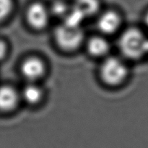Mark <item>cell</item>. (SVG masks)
<instances>
[{
  "label": "cell",
  "mask_w": 148,
  "mask_h": 148,
  "mask_svg": "<svg viewBox=\"0 0 148 148\" xmlns=\"http://www.w3.org/2000/svg\"><path fill=\"white\" fill-rule=\"evenodd\" d=\"M49 7L52 17H59L62 20L70 10L71 4L64 0H56Z\"/></svg>",
  "instance_id": "11"
},
{
  "label": "cell",
  "mask_w": 148,
  "mask_h": 148,
  "mask_svg": "<svg viewBox=\"0 0 148 148\" xmlns=\"http://www.w3.org/2000/svg\"><path fill=\"white\" fill-rule=\"evenodd\" d=\"M143 20H144V23L146 25V27L148 28V10L145 12V14L144 17H143Z\"/></svg>",
  "instance_id": "14"
},
{
  "label": "cell",
  "mask_w": 148,
  "mask_h": 148,
  "mask_svg": "<svg viewBox=\"0 0 148 148\" xmlns=\"http://www.w3.org/2000/svg\"><path fill=\"white\" fill-rule=\"evenodd\" d=\"M14 9V0H0V23L7 20Z\"/></svg>",
  "instance_id": "12"
},
{
  "label": "cell",
  "mask_w": 148,
  "mask_h": 148,
  "mask_svg": "<svg viewBox=\"0 0 148 148\" xmlns=\"http://www.w3.org/2000/svg\"><path fill=\"white\" fill-rule=\"evenodd\" d=\"M8 52V46L7 43L2 40H0V60L4 59Z\"/></svg>",
  "instance_id": "13"
},
{
  "label": "cell",
  "mask_w": 148,
  "mask_h": 148,
  "mask_svg": "<svg viewBox=\"0 0 148 148\" xmlns=\"http://www.w3.org/2000/svg\"><path fill=\"white\" fill-rule=\"evenodd\" d=\"M146 53L148 54V38L147 40V43H146Z\"/></svg>",
  "instance_id": "15"
},
{
  "label": "cell",
  "mask_w": 148,
  "mask_h": 148,
  "mask_svg": "<svg viewBox=\"0 0 148 148\" xmlns=\"http://www.w3.org/2000/svg\"><path fill=\"white\" fill-rule=\"evenodd\" d=\"M121 14L115 10H101L97 15V27L101 35L112 36L119 31L122 25Z\"/></svg>",
  "instance_id": "6"
},
{
  "label": "cell",
  "mask_w": 148,
  "mask_h": 148,
  "mask_svg": "<svg viewBox=\"0 0 148 148\" xmlns=\"http://www.w3.org/2000/svg\"><path fill=\"white\" fill-rule=\"evenodd\" d=\"M20 72L27 82H38L46 75L47 66L42 58L29 56L20 63Z\"/></svg>",
  "instance_id": "5"
},
{
  "label": "cell",
  "mask_w": 148,
  "mask_h": 148,
  "mask_svg": "<svg viewBox=\"0 0 148 148\" xmlns=\"http://www.w3.org/2000/svg\"><path fill=\"white\" fill-rule=\"evenodd\" d=\"M21 101L20 91L10 85L0 86V111L10 113L15 110Z\"/></svg>",
  "instance_id": "7"
},
{
  "label": "cell",
  "mask_w": 148,
  "mask_h": 148,
  "mask_svg": "<svg viewBox=\"0 0 148 148\" xmlns=\"http://www.w3.org/2000/svg\"><path fill=\"white\" fill-rule=\"evenodd\" d=\"M101 81L110 87L124 83L129 77V68L123 57L107 56L103 58L99 68Z\"/></svg>",
  "instance_id": "2"
},
{
  "label": "cell",
  "mask_w": 148,
  "mask_h": 148,
  "mask_svg": "<svg viewBox=\"0 0 148 148\" xmlns=\"http://www.w3.org/2000/svg\"><path fill=\"white\" fill-rule=\"evenodd\" d=\"M53 38L56 46L65 52L75 51L85 40L82 27H72L64 23L56 27Z\"/></svg>",
  "instance_id": "3"
},
{
  "label": "cell",
  "mask_w": 148,
  "mask_h": 148,
  "mask_svg": "<svg viewBox=\"0 0 148 148\" xmlns=\"http://www.w3.org/2000/svg\"><path fill=\"white\" fill-rule=\"evenodd\" d=\"M51 17L49 7L40 1H33L26 9V22L33 30H44L50 23Z\"/></svg>",
  "instance_id": "4"
},
{
  "label": "cell",
  "mask_w": 148,
  "mask_h": 148,
  "mask_svg": "<svg viewBox=\"0 0 148 148\" xmlns=\"http://www.w3.org/2000/svg\"><path fill=\"white\" fill-rule=\"evenodd\" d=\"M20 95L21 101L30 106H36L43 101L45 92L38 82H26Z\"/></svg>",
  "instance_id": "9"
},
{
  "label": "cell",
  "mask_w": 148,
  "mask_h": 148,
  "mask_svg": "<svg viewBox=\"0 0 148 148\" xmlns=\"http://www.w3.org/2000/svg\"><path fill=\"white\" fill-rule=\"evenodd\" d=\"M72 4L85 19L97 16L101 11V0H74Z\"/></svg>",
  "instance_id": "10"
},
{
  "label": "cell",
  "mask_w": 148,
  "mask_h": 148,
  "mask_svg": "<svg viewBox=\"0 0 148 148\" xmlns=\"http://www.w3.org/2000/svg\"><path fill=\"white\" fill-rule=\"evenodd\" d=\"M86 49L90 56L95 58H105L108 56L111 44L103 35H98L90 38L86 41Z\"/></svg>",
  "instance_id": "8"
},
{
  "label": "cell",
  "mask_w": 148,
  "mask_h": 148,
  "mask_svg": "<svg viewBox=\"0 0 148 148\" xmlns=\"http://www.w3.org/2000/svg\"><path fill=\"white\" fill-rule=\"evenodd\" d=\"M147 37L137 27H129L121 33L119 38V49L123 58L137 60L147 55Z\"/></svg>",
  "instance_id": "1"
}]
</instances>
